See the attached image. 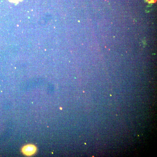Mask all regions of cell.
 Wrapping results in <instances>:
<instances>
[{"label":"cell","mask_w":157,"mask_h":157,"mask_svg":"<svg viewBox=\"0 0 157 157\" xmlns=\"http://www.w3.org/2000/svg\"><path fill=\"white\" fill-rule=\"evenodd\" d=\"M37 148L34 145L29 144L24 146L22 149L23 153L27 156H31L36 152Z\"/></svg>","instance_id":"1"}]
</instances>
